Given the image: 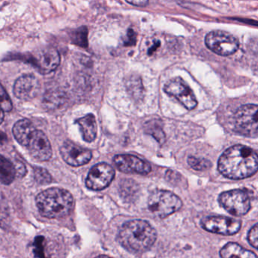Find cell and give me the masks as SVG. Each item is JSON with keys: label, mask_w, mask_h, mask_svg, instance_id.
<instances>
[{"label": "cell", "mask_w": 258, "mask_h": 258, "mask_svg": "<svg viewBox=\"0 0 258 258\" xmlns=\"http://www.w3.org/2000/svg\"><path fill=\"white\" fill-rule=\"evenodd\" d=\"M218 170L230 179L251 177L258 170L257 154L245 146H233L221 155L218 161Z\"/></svg>", "instance_id": "1"}, {"label": "cell", "mask_w": 258, "mask_h": 258, "mask_svg": "<svg viewBox=\"0 0 258 258\" xmlns=\"http://www.w3.org/2000/svg\"><path fill=\"white\" fill-rule=\"evenodd\" d=\"M136 43V33L132 29H129L128 33H127V39L125 42V45L131 46Z\"/></svg>", "instance_id": "26"}, {"label": "cell", "mask_w": 258, "mask_h": 258, "mask_svg": "<svg viewBox=\"0 0 258 258\" xmlns=\"http://www.w3.org/2000/svg\"><path fill=\"white\" fill-rule=\"evenodd\" d=\"M164 91L168 95L175 97L187 110H194L198 104L192 89L180 77L169 80L165 85Z\"/></svg>", "instance_id": "9"}, {"label": "cell", "mask_w": 258, "mask_h": 258, "mask_svg": "<svg viewBox=\"0 0 258 258\" xmlns=\"http://www.w3.org/2000/svg\"><path fill=\"white\" fill-rule=\"evenodd\" d=\"M145 132L153 136L160 144H163L165 141V134L162 130V125L159 121L151 120L147 122L145 125Z\"/></svg>", "instance_id": "19"}, {"label": "cell", "mask_w": 258, "mask_h": 258, "mask_svg": "<svg viewBox=\"0 0 258 258\" xmlns=\"http://www.w3.org/2000/svg\"><path fill=\"white\" fill-rule=\"evenodd\" d=\"M148 207L155 216L165 218L180 210L182 201L170 191L156 190L149 197Z\"/></svg>", "instance_id": "5"}, {"label": "cell", "mask_w": 258, "mask_h": 258, "mask_svg": "<svg viewBox=\"0 0 258 258\" xmlns=\"http://www.w3.org/2000/svg\"><path fill=\"white\" fill-rule=\"evenodd\" d=\"M39 89V80L32 74L19 77L14 85V95L23 101L33 99Z\"/></svg>", "instance_id": "14"}, {"label": "cell", "mask_w": 258, "mask_h": 258, "mask_svg": "<svg viewBox=\"0 0 258 258\" xmlns=\"http://www.w3.org/2000/svg\"><path fill=\"white\" fill-rule=\"evenodd\" d=\"M45 239L43 236H37L33 242V254L35 258H48L45 254Z\"/></svg>", "instance_id": "21"}, {"label": "cell", "mask_w": 258, "mask_h": 258, "mask_svg": "<svg viewBox=\"0 0 258 258\" xmlns=\"http://www.w3.org/2000/svg\"><path fill=\"white\" fill-rule=\"evenodd\" d=\"M219 203L229 213L235 216H242L248 213L251 208L249 197L245 191L233 189L223 192Z\"/></svg>", "instance_id": "8"}, {"label": "cell", "mask_w": 258, "mask_h": 258, "mask_svg": "<svg viewBox=\"0 0 258 258\" xmlns=\"http://www.w3.org/2000/svg\"><path fill=\"white\" fill-rule=\"evenodd\" d=\"M36 203L40 215L51 219L68 216L74 207L71 192L57 187L42 191L36 197Z\"/></svg>", "instance_id": "4"}, {"label": "cell", "mask_w": 258, "mask_h": 258, "mask_svg": "<svg viewBox=\"0 0 258 258\" xmlns=\"http://www.w3.org/2000/svg\"><path fill=\"white\" fill-rule=\"evenodd\" d=\"M63 160L74 167L82 166L90 162L92 153L87 149L83 148L71 141H66L60 149Z\"/></svg>", "instance_id": "12"}, {"label": "cell", "mask_w": 258, "mask_h": 258, "mask_svg": "<svg viewBox=\"0 0 258 258\" xmlns=\"http://www.w3.org/2000/svg\"><path fill=\"white\" fill-rule=\"evenodd\" d=\"M60 57L58 51L54 48H47L39 53L35 63L39 72L48 74L57 69L60 64Z\"/></svg>", "instance_id": "15"}, {"label": "cell", "mask_w": 258, "mask_h": 258, "mask_svg": "<svg viewBox=\"0 0 258 258\" xmlns=\"http://www.w3.org/2000/svg\"><path fill=\"white\" fill-rule=\"evenodd\" d=\"M221 258H258L252 251L245 249L239 244L230 242L221 250Z\"/></svg>", "instance_id": "17"}, {"label": "cell", "mask_w": 258, "mask_h": 258, "mask_svg": "<svg viewBox=\"0 0 258 258\" xmlns=\"http://www.w3.org/2000/svg\"><path fill=\"white\" fill-rule=\"evenodd\" d=\"M188 164L192 169L197 171H205L209 169L212 167V162L203 158H197L189 156L187 159Z\"/></svg>", "instance_id": "20"}, {"label": "cell", "mask_w": 258, "mask_h": 258, "mask_svg": "<svg viewBox=\"0 0 258 258\" xmlns=\"http://www.w3.org/2000/svg\"><path fill=\"white\" fill-rule=\"evenodd\" d=\"M250 245L258 249V224L252 227L248 235Z\"/></svg>", "instance_id": "25"}, {"label": "cell", "mask_w": 258, "mask_h": 258, "mask_svg": "<svg viewBox=\"0 0 258 258\" xmlns=\"http://www.w3.org/2000/svg\"><path fill=\"white\" fill-rule=\"evenodd\" d=\"M202 227L210 233L230 236L239 232L241 222L226 217H208L202 221Z\"/></svg>", "instance_id": "11"}, {"label": "cell", "mask_w": 258, "mask_h": 258, "mask_svg": "<svg viewBox=\"0 0 258 258\" xmlns=\"http://www.w3.org/2000/svg\"><path fill=\"white\" fill-rule=\"evenodd\" d=\"M34 177L36 181L41 184H47L51 183V176L45 168H40V167H36L34 168Z\"/></svg>", "instance_id": "22"}, {"label": "cell", "mask_w": 258, "mask_h": 258, "mask_svg": "<svg viewBox=\"0 0 258 258\" xmlns=\"http://www.w3.org/2000/svg\"><path fill=\"white\" fill-rule=\"evenodd\" d=\"M205 42L211 51L221 56L231 55L239 47L237 38L222 30H214L208 33Z\"/></svg>", "instance_id": "6"}, {"label": "cell", "mask_w": 258, "mask_h": 258, "mask_svg": "<svg viewBox=\"0 0 258 258\" xmlns=\"http://www.w3.org/2000/svg\"><path fill=\"white\" fill-rule=\"evenodd\" d=\"M0 108L6 112H10L12 110V102L10 97L1 84H0Z\"/></svg>", "instance_id": "24"}, {"label": "cell", "mask_w": 258, "mask_h": 258, "mask_svg": "<svg viewBox=\"0 0 258 258\" xmlns=\"http://www.w3.org/2000/svg\"><path fill=\"white\" fill-rule=\"evenodd\" d=\"M74 43L80 46L86 47L88 45L87 29L80 28L74 32L72 36Z\"/></svg>", "instance_id": "23"}, {"label": "cell", "mask_w": 258, "mask_h": 258, "mask_svg": "<svg viewBox=\"0 0 258 258\" xmlns=\"http://www.w3.org/2000/svg\"><path fill=\"white\" fill-rule=\"evenodd\" d=\"M96 258H110V257H107V256H100V257H98Z\"/></svg>", "instance_id": "31"}, {"label": "cell", "mask_w": 258, "mask_h": 258, "mask_svg": "<svg viewBox=\"0 0 258 258\" xmlns=\"http://www.w3.org/2000/svg\"><path fill=\"white\" fill-rule=\"evenodd\" d=\"M159 45H160V42H158V41L157 42H155V45H153V46L149 49V54H151L152 53H153V51H155V50L159 46Z\"/></svg>", "instance_id": "29"}, {"label": "cell", "mask_w": 258, "mask_h": 258, "mask_svg": "<svg viewBox=\"0 0 258 258\" xmlns=\"http://www.w3.org/2000/svg\"><path fill=\"white\" fill-rule=\"evenodd\" d=\"M235 128L245 136L258 135V106L254 104L242 106L234 115Z\"/></svg>", "instance_id": "7"}, {"label": "cell", "mask_w": 258, "mask_h": 258, "mask_svg": "<svg viewBox=\"0 0 258 258\" xmlns=\"http://www.w3.org/2000/svg\"><path fill=\"white\" fill-rule=\"evenodd\" d=\"M3 120H4V111L0 108V125H1Z\"/></svg>", "instance_id": "30"}, {"label": "cell", "mask_w": 258, "mask_h": 258, "mask_svg": "<svg viewBox=\"0 0 258 258\" xmlns=\"http://www.w3.org/2000/svg\"><path fill=\"white\" fill-rule=\"evenodd\" d=\"M129 4L138 7H145L149 4V0H125Z\"/></svg>", "instance_id": "27"}, {"label": "cell", "mask_w": 258, "mask_h": 258, "mask_svg": "<svg viewBox=\"0 0 258 258\" xmlns=\"http://www.w3.org/2000/svg\"><path fill=\"white\" fill-rule=\"evenodd\" d=\"M118 239L131 252H142L155 243L156 232L147 221L132 220L122 226Z\"/></svg>", "instance_id": "3"}, {"label": "cell", "mask_w": 258, "mask_h": 258, "mask_svg": "<svg viewBox=\"0 0 258 258\" xmlns=\"http://www.w3.org/2000/svg\"><path fill=\"white\" fill-rule=\"evenodd\" d=\"M15 171H16V176L18 177H23L26 174V168L24 165L22 163H18L15 165Z\"/></svg>", "instance_id": "28"}, {"label": "cell", "mask_w": 258, "mask_h": 258, "mask_svg": "<svg viewBox=\"0 0 258 258\" xmlns=\"http://www.w3.org/2000/svg\"><path fill=\"white\" fill-rule=\"evenodd\" d=\"M76 123L80 126V132L85 141L91 143L95 141L98 133V125L93 114H88L84 117L77 119Z\"/></svg>", "instance_id": "16"}, {"label": "cell", "mask_w": 258, "mask_h": 258, "mask_svg": "<svg viewBox=\"0 0 258 258\" xmlns=\"http://www.w3.org/2000/svg\"><path fill=\"white\" fill-rule=\"evenodd\" d=\"M113 161L118 169L122 172L137 173L146 175L151 171V166L148 162L133 155H117Z\"/></svg>", "instance_id": "13"}, {"label": "cell", "mask_w": 258, "mask_h": 258, "mask_svg": "<svg viewBox=\"0 0 258 258\" xmlns=\"http://www.w3.org/2000/svg\"><path fill=\"white\" fill-rule=\"evenodd\" d=\"M15 140L28 149L31 156L37 160L48 161L52 156L51 144L45 134L35 128L28 119L18 121L13 127Z\"/></svg>", "instance_id": "2"}, {"label": "cell", "mask_w": 258, "mask_h": 258, "mask_svg": "<svg viewBox=\"0 0 258 258\" xmlns=\"http://www.w3.org/2000/svg\"><path fill=\"white\" fill-rule=\"evenodd\" d=\"M16 177L15 165L9 159L0 155V183L9 185Z\"/></svg>", "instance_id": "18"}, {"label": "cell", "mask_w": 258, "mask_h": 258, "mask_svg": "<svg viewBox=\"0 0 258 258\" xmlns=\"http://www.w3.org/2000/svg\"><path fill=\"white\" fill-rule=\"evenodd\" d=\"M115 171L109 164L102 162L97 164L89 171L86 180V185L92 190H102L113 181Z\"/></svg>", "instance_id": "10"}]
</instances>
